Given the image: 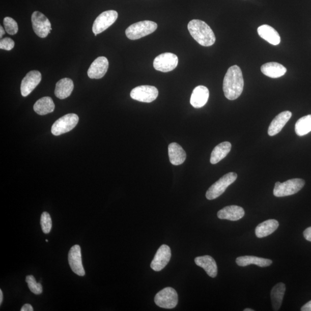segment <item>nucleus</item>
Here are the masks:
<instances>
[{
  "label": "nucleus",
  "mask_w": 311,
  "mask_h": 311,
  "mask_svg": "<svg viewBox=\"0 0 311 311\" xmlns=\"http://www.w3.org/2000/svg\"><path fill=\"white\" fill-rule=\"evenodd\" d=\"M244 79L242 70L237 65L232 66L225 74L223 81V91L230 100L237 99L242 94Z\"/></svg>",
  "instance_id": "f257e3e1"
},
{
  "label": "nucleus",
  "mask_w": 311,
  "mask_h": 311,
  "mask_svg": "<svg viewBox=\"0 0 311 311\" xmlns=\"http://www.w3.org/2000/svg\"><path fill=\"white\" fill-rule=\"evenodd\" d=\"M187 27L191 37L201 46H211L215 43V35L204 21L192 20L188 23Z\"/></svg>",
  "instance_id": "f03ea898"
},
{
  "label": "nucleus",
  "mask_w": 311,
  "mask_h": 311,
  "mask_svg": "<svg viewBox=\"0 0 311 311\" xmlns=\"http://www.w3.org/2000/svg\"><path fill=\"white\" fill-rule=\"evenodd\" d=\"M157 28L155 22L144 20L131 24L126 29V36L130 40H137L154 33Z\"/></svg>",
  "instance_id": "7ed1b4c3"
},
{
  "label": "nucleus",
  "mask_w": 311,
  "mask_h": 311,
  "mask_svg": "<svg viewBox=\"0 0 311 311\" xmlns=\"http://www.w3.org/2000/svg\"><path fill=\"white\" fill-rule=\"evenodd\" d=\"M305 185V181L299 178L292 179L284 183L276 182L273 190L274 196L283 197L297 193Z\"/></svg>",
  "instance_id": "20e7f679"
},
{
  "label": "nucleus",
  "mask_w": 311,
  "mask_h": 311,
  "mask_svg": "<svg viewBox=\"0 0 311 311\" xmlns=\"http://www.w3.org/2000/svg\"><path fill=\"white\" fill-rule=\"evenodd\" d=\"M237 178L238 175L235 173L225 174L210 187L206 193V197L209 200L216 199L224 193L227 188L235 182Z\"/></svg>",
  "instance_id": "39448f33"
},
{
  "label": "nucleus",
  "mask_w": 311,
  "mask_h": 311,
  "mask_svg": "<svg viewBox=\"0 0 311 311\" xmlns=\"http://www.w3.org/2000/svg\"><path fill=\"white\" fill-rule=\"evenodd\" d=\"M79 118L75 114H68L56 120L51 128L52 134L58 136L69 132L77 126Z\"/></svg>",
  "instance_id": "423d86ee"
},
{
  "label": "nucleus",
  "mask_w": 311,
  "mask_h": 311,
  "mask_svg": "<svg viewBox=\"0 0 311 311\" xmlns=\"http://www.w3.org/2000/svg\"><path fill=\"white\" fill-rule=\"evenodd\" d=\"M155 302L161 308L173 309L178 303V293L173 288L166 287L157 293Z\"/></svg>",
  "instance_id": "0eeeda50"
},
{
  "label": "nucleus",
  "mask_w": 311,
  "mask_h": 311,
  "mask_svg": "<svg viewBox=\"0 0 311 311\" xmlns=\"http://www.w3.org/2000/svg\"><path fill=\"white\" fill-rule=\"evenodd\" d=\"M34 32L39 37L45 38L51 32V25L47 17L42 13L35 11L32 16Z\"/></svg>",
  "instance_id": "6e6552de"
},
{
  "label": "nucleus",
  "mask_w": 311,
  "mask_h": 311,
  "mask_svg": "<svg viewBox=\"0 0 311 311\" xmlns=\"http://www.w3.org/2000/svg\"><path fill=\"white\" fill-rule=\"evenodd\" d=\"M178 58L172 52H165L156 56L153 61V67L161 72L173 71L178 65Z\"/></svg>",
  "instance_id": "1a4fd4ad"
},
{
  "label": "nucleus",
  "mask_w": 311,
  "mask_h": 311,
  "mask_svg": "<svg viewBox=\"0 0 311 311\" xmlns=\"http://www.w3.org/2000/svg\"><path fill=\"white\" fill-rule=\"evenodd\" d=\"M159 95L158 90L155 87L141 86L134 88L130 93L131 98L144 103H151L155 100Z\"/></svg>",
  "instance_id": "9d476101"
},
{
  "label": "nucleus",
  "mask_w": 311,
  "mask_h": 311,
  "mask_svg": "<svg viewBox=\"0 0 311 311\" xmlns=\"http://www.w3.org/2000/svg\"><path fill=\"white\" fill-rule=\"evenodd\" d=\"M118 12L114 10L103 12L99 15L94 21L93 32L95 36L103 33L110 27L118 19Z\"/></svg>",
  "instance_id": "9b49d317"
},
{
  "label": "nucleus",
  "mask_w": 311,
  "mask_h": 311,
  "mask_svg": "<svg viewBox=\"0 0 311 311\" xmlns=\"http://www.w3.org/2000/svg\"><path fill=\"white\" fill-rule=\"evenodd\" d=\"M42 80V74L37 71L29 72L21 83V95L26 97L36 89Z\"/></svg>",
  "instance_id": "f8f14e48"
},
{
  "label": "nucleus",
  "mask_w": 311,
  "mask_h": 311,
  "mask_svg": "<svg viewBox=\"0 0 311 311\" xmlns=\"http://www.w3.org/2000/svg\"><path fill=\"white\" fill-rule=\"evenodd\" d=\"M172 257V251L169 246L165 244L162 246L157 250L154 259L151 262V268L155 271L163 270L168 264Z\"/></svg>",
  "instance_id": "ddd939ff"
},
{
  "label": "nucleus",
  "mask_w": 311,
  "mask_h": 311,
  "mask_svg": "<svg viewBox=\"0 0 311 311\" xmlns=\"http://www.w3.org/2000/svg\"><path fill=\"white\" fill-rule=\"evenodd\" d=\"M68 261L73 272L79 276L86 274L81 260V247L79 245H74L69 252Z\"/></svg>",
  "instance_id": "4468645a"
},
{
  "label": "nucleus",
  "mask_w": 311,
  "mask_h": 311,
  "mask_svg": "<svg viewBox=\"0 0 311 311\" xmlns=\"http://www.w3.org/2000/svg\"><path fill=\"white\" fill-rule=\"evenodd\" d=\"M109 63L105 56L96 59L88 70V76L92 79H100L104 76L108 69Z\"/></svg>",
  "instance_id": "2eb2a0df"
},
{
  "label": "nucleus",
  "mask_w": 311,
  "mask_h": 311,
  "mask_svg": "<svg viewBox=\"0 0 311 311\" xmlns=\"http://www.w3.org/2000/svg\"><path fill=\"white\" fill-rule=\"evenodd\" d=\"M245 212L243 208L236 205L228 206L217 213V217L221 220L238 221L243 218Z\"/></svg>",
  "instance_id": "dca6fc26"
},
{
  "label": "nucleus",
  "mask_w": 311,
  "mask_h": 311,
  "mask_svg": "<svg viewBox=\"0 0 311 311\" xmlns=\"http://www.w3.org/2000/svg\"><path fill=\"white\" fill-rule=\"evenodd\" d=\"M209 91L207 87L199 86L195 88L191 96L190 103L192 106L200 108L205 106L208 101Z\"/></svg>",
  "instance_id": "f3484780"
},
{
  "label": "nucleus",
  "mask_w": 311,
  "mask_h": 311,
  "mask_svg": "<svg viewBox=\"0 0 311 311\" xmlns=\"http://www.w3.org/2000/svg\"><path fill=\"white\" fill-rule=\"evenodd\" d=\"M292 115L291 111H286L279 113L277 116H276L269 126L268 134L270 136H274L278 134L291 119Z\"/></svg>",
  "instance_id": "a211bd4d"
},
{
  "label": "nucleus",
  "mask_w": 311,
  "mask_h": 311,
  "mask_svg": "<svg viewBox=\"0 0 311 311\" xmlns=\"http://www.w3.org/2000/svg\"><path fill=\"white\" fill-rule=\"evenodd\" d=\"M197 266L203 268L210 277L215 278L217 275V266L215 260L212 257L204 256L195 258Z\"/></svg>",
  "instance_id": "6ab92c4d"
},
{
  "label": "nucleus",
  "mask_w": 311,
  "mask_h": 311,
  "mask_svg": "<svg viewBox=\"0 0 311 311\" xmlns=\"http://www.w3.org/2000/svg\"><path fill=\"white\" fill-rule=\"evenodd\" d=\"M257 31L259 36L271 45H278L281 42V38L278 33L269 25H262L258 27Z\"/></svg>",
  "instance_id": "aec40b11"
},
{
  "label": "nucleus",
  "mask_w": 311,
  "mask_h": 311,
  "mask_svg": "<svg viewBox=\"0 0 311 311\" xmlns=\"http://www.w3.org/2000/svg\"><path fill=\"white\" fill-rule=\"evenodd\" d=\"M168 155L171 163L174 165L183 164L186 159V153L180 145L176 143L170 144Z\"/></svg>",
  "instance_id": "412c9836"
},
{
  "label": "nucleus",
  "mask_w": 311,
  "mask_h": 311,
  "mask_svg": "<svg viewBox=\"0 0 311 311\" xmlns=\"http://www.w3.org/2000/svg\"><path fill=\"white\" fill-rule=\"evenodd\" d=\"M74 89L73 82L69 78H64L56 84L55 95L60 99H65L71 95Z\"/></svg>",
  "instance_id": "4be33fe9"
},
{
  "label": "nucleus",
  "mask_w": 311,
  "mask_h": 311,
  "mask_svg": "<svg viewBox=\"0 0 311 311\" xmlns=\"http://www.w3.org/2000/svg\"><path fill=\"white\" fill-rule=\"evenodd\" d=\"M261 71L266 76L275 78L283 76L287 72V68L282 64L271 62L263 65Z\"/></svg>",
  "instance_id": "5701e85b"
},
{
  "label": "nucleus",
  "mask_w": 311,
  "mask_h": 311,
  "mask_svg": "<svg viewBox=\"0 0 311 311\" xmlns=\"http://www.w3.org/2000/svg\"><path fill=\"white\" fill-rule=\"evenodd\" d=\"M236 262L238 266L241 267L256 265L261 268H265L272 264L273 261L269 259H265V258L247 256L238 257Z\"/></svg>",
  "instance_id": "b1692460"
},
{
  "label": "nucleus",
  "mask_w": 311,
  "mask_h": 311,
  "mask_svg": "<svg viewBox=\"0 0 311 311\" xmlns=\"http://www.w3.org/2000/svg\"><path fill=\"white\" fill-rule=\"evenodd\" d=\"M279 227L278 221L273 220H266L261 223L256 229V235L258 238H263L272 234Z\"/></svg>",
  "instance_id": "393cba45"
},
{
  "label": "nucleus",
  "mask_w": 311,
  "mask_h": 311,
  "mask_svg": "<svg viewBox=\"0 0 311 311\" xmlns=\"http://www.w3.org/2000/svg\"><path fill=\"white\" fill-rule=\"evenodd\" d=\"M286 286L282 282H279L273 288L271 291V299L274 310H278L282 303Z\"/></svg>",
  "instance_id": "a878e982"
},
{
  "label": "nucleus",
  "mask_w": 311,
  "mask_h": 311,
  "mask_svg": "<svg viewBox=\"0 0 311 311\" xmlns=\"http://www.w3.org/2000/svg\"><path fill=\"white\" fill-rule=\"evenodd\" d=\"M231 144L230 142H223L218 144L214 148L210 157V163L216 164L224 159L231 150Z\"/></svg>",
  "instance_id": "bb28decb"
},
{
  "label": "nucleus",
  "mask_w": 311,
  "mask_h": 311,
  "mask_svg": "<svg viewBox=\"0 0 311 311\" xmlns=\"http://www.w3.org/2000/svg\"><path fill=\"white\" fill-rule=\"evenodd\" d=\"M54 108L53 100L48 96L39 99L34 105V110L41 116H45L53 112Z\"/></svg>",
  "instance_id": "cd10ccee"
},
{
  "label": "nucleus",
  "mask_w": 311,
  "mask_h": 311,
  "mask_svg": "<svg viewBox=\"0 0 311 311\" xmlns=\"http://www.w3.org/2000/svg\"><path fill=\"white\" fill-rule=\"evenodd\" d=\"M295 131L299 136H304L311 131V115L300 118L295 125Z\"/></svg>",
  "instance_id": "c85d7f7f"
},
{
  "label": "nucleus",
  "mask_w": 311,
  "mask_h": 311,
  "mask_svg": "<svg viewBox=\"0 0 311 311\" xmlns=\"http://www.w3.org/2000/svg\"><path fill=\"white\" fill-rule=\"evenodd\" d=\"M25 282L27 283L30 290L35 295H40L42 293L43 288L40 283H38L36 278L32 275H27L25 278Z\"/></svg>",
  "instance_id": "c756f323"
},
{
  "label": "nucleus",
  "mask_w": 311,
  "mask_h": 311,
  "mask_svg": "<svg viewBox=\"0 0 311 311\" xmlns=\"http://www.w3.org/2000/svg\"><path fill=\"white\" fill-rule=\"evenodd\" d=\"M3 23L6 32L11 36H14L18 32V25L17 22L12 17H6L4 19Z\"/></svg>",
  "instance_id": "7c9ffc66"
},
{
  "label": "nucleus",
  "mask_w": 311,
  "mask_h": 311,
  "mask_svg": "<svg viewBox=\"0 0 311 311\" xmlns=\"http://www.w3.org/2000/svg\"><path fill=\"white\" fill-rule=\"evenodd\" d=\"M41 225L44 234H49L52 228V221L50 214L46 212L42 214Z\"/></svg>",
  "instance_id": "2f4dec72"
},
{
  "label": "nucleus",
  "mask_w": 311,
  "mask_h": 311,
  "mask_svg": "<svg viewBox=\"0 0 311 311\" xmlns=\"http://www.w3.org/2000/svg\"><path fill=\"white\" fill-rule=\"evenodd\" d=\"M15 42L10 38H4L0 41V49L7 51L14 49Z\"/></svg>",
  "instance_id": "473e14b6"
},
{
  "label": "nucleus",
  "mask_w": 311,
  "mask_h": 311,
  "mask_svg": "<svg viewBox=\"0 0 311 311\" xmlns=\"http://www.w3.org/2000/svg\"><path fill=\"white\" fill-rule=\"evenodd\" d=\"M303 234L304 238L311 242V227L306 229L304 231Z\"/></svg>",
  "instance_id": "72a5a7b5"
},
{
  "label": "nucleus",
  "mask_w": 311,
  "mask_h": 311,
  "mask_svg": "<svg viewBox=\"0 0 311 311\" xmlns=\"http://www.w3.org/2000/svg\"><path fill=\"white\" fill-rule=\"evenodd\" d=\"M301 311H311V300L302 306Z\"/></svg>",
  "instance_id": "f704fd0d"
},
{
  "label": "nucleus",
  "mask_w": 311,
  "mask_h": 311,
  "mask_svg": "<svg viewBox=\"0 0 311 311\" xmlns=\"http://www.w3.org/2000/svg\"><path fill=\"white\" fill-rule=\"evenodd\" d=\"M34 309L32 305L25 304L21 308V311H33Z\"/></svg>",
  "instance_id": "c9c22d12"
},
{
  "label": "nucleus",
  "mask_w": 311,
  "mask_h": 311,
  "mask_svg": "<svg viewBox=\"0 0 311 311\" xmlns=\"http://www.w3.org/2000/svg\"><path fill=\"white\" fill-rule=\"evenodd\" d=\"M5 34V30L3 27V26H0V38L2 39L4 35Z\"/></svg>",
  "instance_id": "e433bc0d"
},
{
  "label": "nucleus",
  "mask_w": 311,
  "mask_h": 311,
  "mask_svg": "<svg viewBox=\"0 0 311 311\" xmlns=\"http://www.w3.org/2000/svg\"><path fill=\"white\" fill-rule=\"evenodd\" d=\"M3 300V294L2 290H0V305H2Z\"/></svg>",
  "instance_id": "4c0bfd02"
},
{
  "label": "nucleus",
  "mask_w": 311,
  "mask_h": 311,
  "mask_svg": "<svg viewBox=\"0 0 311 311\" xmlns=\"http://www.w3.org/2000/svg\"><path fill=\"white\" fill-rule=\"evenodd\" d=\"M244 311H254V310L250 308H246L244 309Z\"/></svg>",
  "instance_id": "58836bf2"
},
{
  "label": "nucleus",
  "mask_w": 311,
  "mask_h": 311,
  "mask_svg": "<svg viewBox=\"0 0 311 311\" xmlns=\"http://www.w3.org/2000/svg\"><path fill=\"white\" fill-rule=\"evenodd\" d=\"M46 242H48V240H47V239L46 240Z\"/></svg>",
  "instance_id": "ea45409f"
}]
</instances>
